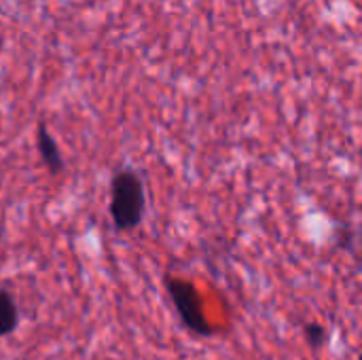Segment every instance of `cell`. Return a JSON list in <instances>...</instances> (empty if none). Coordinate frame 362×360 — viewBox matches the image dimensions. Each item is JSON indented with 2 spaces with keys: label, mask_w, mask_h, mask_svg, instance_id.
Returning a JSON list of instances; mask_svg holds the SVG:
<instances>
[{
  "label": "cell",
  "mask_w": 362,
  "mask_h": 360,
  "mask_svg": "<svg viewBox=\"0 0 362 360\" xmlns=\"http://www.w3.org/2000/svg\"><path fill=\"white\" fill-rule=\"evenodd\" d=\"M108 212L115 231L129 233L136 231L146 212V187L138 170L121 168L110 178V199Z\"/></svg>",
  "instance_id": "1"
},
{
  "label": "cell",
  "mask_w": 362,
  "mask_h": 360,
  "mask_svg": "<svg viewBox=\"0 0 362 360\" xmlns=\"http://www.w3.org/2000/svg\"><path fill=\"white\" fill-rule=\"evenodd\" d=\"M163 286H165V293H168L182 327L189 333H193L195 337H212L216 333L204 312L202 295L193 282L178 278V276H165Z\"/></svg>",
  "instance_id": "2"
},
{
  "label": "cell",
  "mask_w": 362,
  "mask_h": 360,
  "mask_svg": "<svg viewBox=\"0 0 362 360\" xmlns=\"http://www.w3.org/2000/svg\"><path fill=\"white\" fill-rule=\"evenodd\" d=\"M36 151H38L42 163L47 166L49 174L57 176V174L64 172V168H66L64 155H62L59 144L51 136V132H49V127H47L45 121H38V125H36Z\"/></svg>",
  "instance_id": "3"
},
{
  "label": "cell",
  "mask_w": 362,
  "mask_h": 360,
  "mask_svg": "<svg viewBox=\"0 0 362 360\" xmlns=\"http://www.w3.org/2000/svg\"><path fill=\"white\" fill-rule=\"evenodd\" d=\"M19 327V308L15 297L0 286V337H8Z\"/></svg>",
  "instance_id": "4"
},
{
  "label": "cell",
  "mask_w": 362,
  "mask_h": 360,
  "mask_svg": "<svg viewBox=\"0 0 362 360\" xmlns=\"http://www.w3.org/2000/svg\"><path fill=\"white\" fill-rule=\"evenodd\" d=\"M303 339L312 350H322L329 344V329L320 323L303 325Z\"/></svg>",
  "instance_id": "5"
},
{
  "label": "cell",
  "mask_w": 362,
  "mask_h": 360,
  "mask_svg": "<svg viewBox=\"0 0 362 360\" xmlns=\"http://www.w3.org/2000/svg\"><path fill=\"white\" fill-rule=\"evenodd\" d=\"M344 231H346V233H337V236H335V242H337L339 248L346 250V248H350V240H354V236L350 233V227H348V225L344 227Z\"/></svg>",
  "instance_id": "6"
}]
</instances>
